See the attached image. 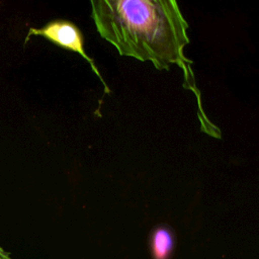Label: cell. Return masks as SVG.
<instances>
[{
  "mask_svg": "<svg viewBox=\"0 0 259 259\" xmlns=\"http://www.w3.org/2000/svg\"><path fill=\"white\" fill-rule=\"evenodd\" d=\"M91 17L99 35L123 57L149 61L158 70L178 65L189 87L188 23L174 0H92Z\"/></svg>",
  "mask_w": 259,
  "mask_h": 259,
  "instance_id": "1",
  "label": "cell"
},
{
  "mask_svg": "<svg viewBox=\"0 0 259 259\" xmlns=\"http://www.w3.org/2000/svg\"><path fill=\"white\" fill-rule=\"evenodd\" d=\"M31 35L42 36L49 41L55 44L56 46L62 49L69 50L79 54L83 59H85L89 63L92 71L100 79L101 83L105 88L104 89L105 93H109V88L105 83V81L103 80V78L101 77L97 67L95 66V63L85 52L83 34L75 23L65 19H55V20L49 21L40 28L30 27L24 39V44L28 41Z\"/></svg>",
  "mask_w": 259,
  "mask_h": 259,
  "instance_id": "2",
  "label": "cell"
},
{
  "mask_svg": "<svg viewBox=\"0 0 259 259\" xmlns=\"http://www.w3.org/2000/svg\"><path fill=\"white\" fill-rule=\"evenodd\" d=\"M149 244L153 259H170L175 248V234L169 226L159 225L151 231Z\"/></svg>",
  "mask_w": 259,
  "mask_h": 259,
  "instance_id": "3",
  "label": "cell"
},
{
  "mask_svg": "<svg viewBox=\"0 0 259 259\" xmlns=\"http://www.w3.org/2000/svg\"><path fill=\"white\" fill-rule=\"evenodd\" d=\"M0 259H12L10 257V254L7 253L1 246H0Z\"/></svg>",
  "mask_w": 259,
  "mask_h": 259,
  "instance_id": "4",
  "label": "cell"
}]
</instances>
